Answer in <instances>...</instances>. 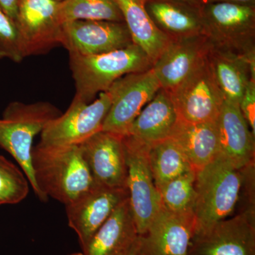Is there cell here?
Listing matches in <instances>:
<instances>
[{"label": "cell", "instance_id": "1", "mask_svg": "<svg viewBox=\"0 0 255 255\" xmlns=\"http://www.w3.org/2000/svg\"><path fill=\"white\" fill-rule=\"evenodd\" d=\"M35 194L42 201L48 197L66 206L95 185L80 145L52 146L38 143L32 150Z\"/></svg>", "mask_w": 255, "mask_h": 255}, {"label": "cell", "instance_id": "2", "mask_svg": "<svg viewBox=\"0 0 255 255\" xmlns=\"http://www.w3.org/2000/svg\"><path fill=\"white\" fill-rule=\"evenodd\" d=\"M69 56L76 90L74 98L86 103L107 92L116 80L124 75L146 71L152 67L143 50L134 43L103 54L86 56L69 53Z\"/></svg>", "mask_w": 255, "mask_h": 255}, {"label": "cell", "instance_id": "3", "mask_svg": "<svg viewBox=\"0 0 255 255\" xmlns=\"http://www.w3.org/2000/svg\"><path fill=\"white\" fill-rule=\"evenodd\" d=\"M244 178V168H236L219 155L196 172V233L232 214L240 199Z\"/></svg>", "mask_w": 255, "mask_h": 255}, {"label": "cell", "instance_id": "4", "mask_svg": "<svg viewBox=\"0 0 255 255\" xmlns=\"http://www.w3.org/2000/svg\"><path fill=\"white\" fill-rule=\"evenodd\" d=\"M60 114L61 112L48 102H13L6 107L2 119H0V147L17 162L34 193L36 187L31 163L33 137Z\"/></svg>", "mask_w": 255, "mask_h": 255}, {"label": "cell", "instance_id": "5", "mask_svg": "<svg viewBox=\"0 0 255 255\" xmlns=\"http://www.w3.org/2000/svg\"><path fill=\"white\" fill-rule=\"evenodd\" d=\"M203 35L210 45L255 60V6L201 3Z\"/></svg>", "mask_w": 255, "mask_h": 255}, {"label": "cell", "instance_id": "6", "mask_svg": "<svg viewBox=\"0 0 255 255\" xmlns=\"http://www.w3.org/2000/svg\"><path fill=\"white\" fill-rule=\"evenodd\" d=\"M127 159L129 201L139 236L145 234L162 203L149 162L150 145L130 135H123Z\"/></svg>", "mask_w": 255, "mask_h": 255}, {"label": "cell", "instance_id": "7", "mask_svg": "<svg viewBox=\"0 0 255 255\" xmlns=\"http://www.w3.org/2000/svg\"><path fill=\"white\" fill-rule=\"evenodd\" d=\"M112 100L102 92L90 103L73 99L68 110L50 121L41 132L40 143L45 145H79L102 130Z\"/></svg>", "mask_w": 255, "mask_h": 255}, {"label": "cell", "instance_id": "8", "mask_svg": "<svg viewBox=\"0 0 255 255\" xmlns=\"http://www.w3.org/2000/svg\"><path fill=\"white\" fill-rule=\"evenodd\" d=\"M161 88L152 67L143 72L124 75L107 90L112 104L102 130L127 135L133 121Z\"/></svg>", "mask_w": 255, "mask_h": 255}, {"label": "cell", "instance_id": "9", "mask_svg": "<svg viewBox=\"0 0 255 255\" xmlns=\"http://www.w3.org/2000/svg\"><path fill=\"white\" fill-rule=\"evenodd\" d=\"M169 92L178 119L191 123L216 122L225 101L207 57Z\"/></svg>", "mask_w": 255, "mask_h": 255}, {"label": "cell", "instance_id": "10", "mask_svg": "<svg viewBox=\"0 0 255 255\" xmlns=\"http://www.w3.org/2000/svg\"><path fill=\"white\" fill-rule=\"evenodd\" d=\"M188 255H255V207L196 233Z\"/></svg>", "mask_w": 255, "mask_h": 255}, {"label": "cell", "instance_id": "11", "mask_svg": "<svg viewBox=\"0 0 255 255\" xmlns=\"http://www.w3.org/2000/svg\"><path fill=\"white\" fill-rule=\"evenodd\" d=\"M16 23L25 58L44 54L61 43L59 1L19 0Z\"/></svg>", "mask_w": 255, "mask_h": 255}, {"label": "cell", "instance_id": "12", "mask_svg": "<svg viewBox=\"0 0 255 255\" xmlns=\"http://www.w3.org/2000/svg\"><path fill=\"white\" fill-rule=\"evenodd\" d=\"M129 198L128 188L96 184L76 200L65 206L68 225L84 248L114 211Z\"/></svg>", "mask_w": 255, "mask_h": 255}, {"label": "cell", "instance_id": "13", "mask_svg": "<svg viewBox=\"0 0 255 255\" xmlns=\"http://www.w3.org/2000/svg\"><path fill=\"white\" fill-rule=\"evenodd\" d=\"M133 43L127 25L110 21H74L63 23L61 43L69 53L103 54Z\"/></svg>", "mask_w": 255, "mask_h": 255}, {"label": "cell", "instance_id": "14", "mask_svg": "<svg viewBox=\"0 0 255 255\" xmlns=\"http://www.w3.org/2000/svg\"><path fill=\"white\" fill-rule=\"evenodd\" d=\"M79 145L95 184L128 188L123 135L101 130Z\"/></svg>", "mask_w": 255, "mask_h": 255}, {"label": "cell", "instance_id": "15", "mask_svg": "<svg viewBox=\"0 0 255 255\" xmlns=\"http://www.w3.org/2000/svg\"><path fill=\"white\" fill-rule=\"evenodd\" d=\"M194 212L175 213L161 206L145 234L141 255H188L196 233Z\"/></svg>", "mask_w": 255, "mask_h": 255}, {"label": "cell", "instance_id": "16", "mask_svg": "<svg viewBox=\"0 0 255 255\" xmlns=\"http://www.w3.org/2000/svg\"><path fill=\"white\" fill-rule=\"evenodd\" d=\"M209 48L204 35L170 38L152 65L161 88L171 92L180 85L206 59Z\"/></svg>", "mask_w": 255, "mask_h": 255}, {"label": "cell", "instance_id": "17", "mask_svg": "<svg viewBox=\"0 0 255 255\" xmlns=\"http://www.w3.org/2000/svg\"><path fill=\"white\" fill-rule=\"evenodd\" d=\"M219 155L238 169L255 164V142L238 104L224 101L217 119Z\"/></svg>", "mask_w": 255, "mask_h": 255}, {"label": "cell", "instance_id": "18", "mask_svg": "<svg viewBox=\"0 0 255 255\" xmlns=\"http://www.w3.org/2000/svg\"><path fill=\"white\" fill-rule=\"evenodd\" d=\"M138 236L128 198L94 234L82 254L126 255Z\"/></svg>", "mask_w": 255, "mask_h": 255}, {"label": "cell", "instance_id": "19", "mask_svg": "<svg viewBox=\"0 0 255 255\" xmlns=\"http://www.w3.org/2000/svg\"><path fill=\"white\" fill-rule=\"evenodd\" d=\"M208 61L225 101L239 105L250 80H255V60L210 45Z\"/></svg>", "mask_w": 255, "mask_h": 255}, {"label": "cell", "instance_id": "20", "mask_svg": "<svg viewBox=\"0 0 255 255\" xmlns=\"http://www.w3.org/2000/svg\"><path fill=\"white\" fill-rule=\"evenodd\" d=\"M200 2L147 0L146 9L157 28L170 38L203 35Z\"/></svg>", "mask_w": 255, "mask_h": 255}, {"label": "cell", "instance_id": "21", "mask_svg": "<svg viewBox=\"0 0 255 255\" xmlns=\"http://www.w3.org/2000/svg\"><path fill=\"white\" fill-rule=\"evenodd\" d=\"M169 137L182 149L195 172L204 168L219 155L216 121L191 123L178 119Z\"/></svg>", "mask_w": 255, "mask_h": 255}, {"label": "cell", "instance_id": "22", "mask_svg": "<svg viewBox=\"0 0 255 255\" xmlns=\"http://www.w3.org/2000/svg\"><path fill=\"white\" fill-rule=\"evenodd\" d=\"M177 120L170 94L160 88L133 121L127 135L151 145L170 137Z\"/></svg>", "mask_w": 255, "mask_h": 255}, {"label": "cell", "instance_id": "23", "mask_svg": "<svg viewBox=\"0 0 255 255\" xmlns=\"http://www.w3.org/2000/svg\"><path fill=\"white\" fill-rule=\"evenodd\" d=\"M123 16L132 42L143 50L152 65L170 38L157 28L146 9L147 0H114Z\"/></svg>", "mask_w": 255, "mask_h": 255}, {"label": "cell", "instance_id": "24", "mask_svg": "<svg viewBox=\"0 0 255 255\" xmlns=\"http://www.w3.org/2000/svg\"><path fill=\"white\" fill-rule=\"evenodd\" d=\"M148 157L156 188L194 171L182 149L171 137L151 144Z\"/></svg>", "mask_w": 255, "mask_h": 255}, {"label": "cell", "instance_id": "25", "mask_svg": "<svg viewBox=\"0 0 255 255\" xmlns=\"http://www.w3.org/2000/svg\"><path fill=\"white\" fill-rule=\"evenodd\" d=\"M62 23L74 21H110L123 22L114 0H64L60 2Z\"/></svg>", "mask_w": 255, "mask_h": 255}, {"label": "cell", "instance_id": "26", "mask_svg": "<svg viewBox=\"0 0 255 255\" xmlns=\"http://www.w3.org/2000/svg\"><path fill=\"white\" fill-rule=\"evenodd\" d=\"M196 172L190 171L157 187L162 205L175 213L194 212Z\"/></svg>", "mask_w": 255, "mask_h": 255}, {"label": "cell", "instance_id": "27", "mask_svg": "<svg viewBox=\"0 0 255 255\" xmlns=\"http://www.w3.org/2000/svg\"><path fill=\"white\" fill-rule=\"evenodd\" d=\"M29 184L22 169L0 155V205L18 204L26 199Z\"/></svg>", "mask_w": 255, "mask_h": 255}, {"label": "cell", "instance_id": "28", "mask_svg": "<svg viewBox=\"0 0 255 255\" xmlns=\"http://www.w3.org/2000/svg\"><path fill=\"white\" fill-rule=\"evenodd\" d=\"M20 63L25 58L17 24L0 8V59Z\"/></svg>", "mask_w": 255, "mask_h": 255}, {"label": "cell", "instance_id": "29", "mask_svg": "<svg viewBox=\"0 0 255 255\" xmlns=\"http://www.w3.org/2000/svg\"><path fill=\"white\" fill-rule=\"evenodd\" d=\"M239 107L245 120L255 136V80H251L248 82L240 101Z\"/></svg>", "mask_w": 255, "mask_h": 255}, {"label": "cell", "instance_id": "30", "mask_svg": "<svg viewBox=\"0 0 255 255\" xmlns=\"http://www.w3.org/2000/svg\"><path fill=\"white\" fill-rule=\"evenodd\" d=\"M19 0H0V8L16 22Z\"/></svg>", "mask_w": 255, "mask_h": 255}, {"label": "cell", "instance_id": "31", "mask_svg": "<svg viewBox=\"0 0 255 255\" xmlns=\"http://www.w3.org/2000/svg\"><path fill=\"white\" fill-rule=\"evenodd\" d=\"M201 3L228 2L255 6V0H200Z\"/></svg>", "mask_w": 255, "mask_h": 255}, {"label": "cell", "instance_id": "32", "mask_svg": "<svg viewBox=\"0 0 255 255\" xmlns=\"http://www.w3.org/2000/svg\"><path fill=\"white\" fill-rule=\"evenodd\" d=\"M126 255H141V242H140V236L137 237L130 251L128 252Z\"/></svg>", "mask_w": 255, "mask_h": 255}, {"label": "cell", "instance_id": "33", "mask_svg": "<svg viewBox=\"0 0 255 255\" xmlns=\"http://www.w3.org/2000/svg\"><path fill=\"white\" fill-rule=\"evenodd\" d=\"M181 1H196V2H201L200 0H181Z\"/></svg>", "mask_w": 255, "mask_h": 255}, {"label": "cell", "instance_id": "34", "mask_svg": "<svg viewBox=\"0 0 255 255\" xmlns=\"http://www.w3.org/2000/svg\"><path fill=\"white\" fill-rule=\"evenodd\" d=\"M70 255H83V254H82V253H73V254Z\"/></svg>", "mask_w": 255, "mask_h": 255}, {"label": "cell", "instance_id": "35", "mask_svg": "<svg viewBox=\"0 0 255 255\" xmlns=\"http://www.w3.org/2000/svg\"><path fill=\"white\" fill-rule=\"evenodd\" d=\"M55 1H59V2H61V1H64V0H55Z\"/></svg>", "mask_w": 255, "mask_h": 255}]
</instances>
